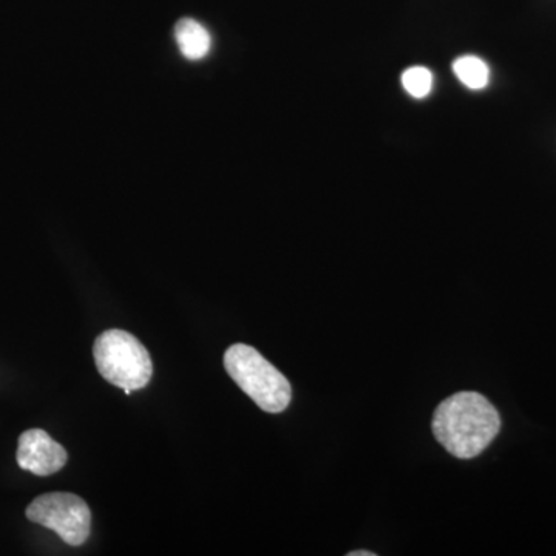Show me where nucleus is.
I'll use <instances>...</instances> for the list:
<instances>
[{
  "label": "nucleus",
  "instance_id": "1",
  "mask_svg": "<svg viewBox=\"0 0 556 556\" xmlns=\"http://www.w3.org/2000/svg\"><path fill=\"white\" fill-rule=\"evenodd\" d=\"M431 428L450 455L471 459L481 455L497 437L501 417L482 394L460 391L439 404Z\"/></svg>",
  "mask_w": 556,
  "mask_h": 556
},
{
  "label": "nucleus",
  "instance_id": "2",
  "mask_svg": "<svg viewBox=\"0 0 556 556\" xmlns=\"http://www.w3.org/2000/svg\"><path fill=\"white\" fill-rule=\"evenodd\" d=\"M225 368L230 378L263 412L281 413L291 402V383L255 348L237 343L226 351Z\"/></svg>",
  "mask_w": 556,
  "mask_h": 556
},
{
  "label": "nucleus",
  "instance_id": "3",
  "mask_svg": "<svg viewBox=\"0 0 556 556\" xmlns=\"http://www.w3.org/2000/svg\"><path fill=\"white\" fill-rule=\"evenodd\" d=\"M94 362L102 378L123 390H141L152 378L148 350L123 329L102 332L93 346Z\"/></svg>",
  "mask_w": 556,
  "mask_h": 556
},
{
  "label": "nucleus",
  "instance_id": "4",
  "mask_svg": "<svg viewBox=\"0 0 556 556\" xmlns=\"http://www.w3.org/2000/svg\"><path fill=\"white\" fill-rule=\"evenodd\" d=\"M27 518L54 530L70 546H80L90 535V508L73 493H47L36 497L27 507Z\"/></svg>",
  "mask_w": 556,
  "mask_h": 556
},
{
  "label": "nucleus",
  "instance_id": "5",
  "mask_svg": "<svg viewBox=\"0 0 556 556\" xmlns=\"http://www.w3.org/2000/svg\"><path fill=\"white\" fill-rule=\"evenodd\" d=\"M17 464L36 477H50L67 464V452L49 433L33 428L21 434Z\"/></svg>",
  "mask_w": 556,
  "mask_h": 556
},
{
  "label": "nucleus",
  "instance_id": "6",
  "mask_svg": "<svg viewBox=\"0 0 556 556\" xmlns=\"http://www.w3.org/2000/svg\"><path fill=\"white\" fill-rule=\"evenodd\" d=\"M175 39L182 56L189 61H201L211 51V35L200 22L185 17L175 27Z\"/></svg>",
  "mask_w": 556,
  "mask_h": 556
},
{
  "label": "nucleus",
  "instance_id": "7",
  "mask_svg": "<svg viewBox=\"0 0 556 556\" xmlns=\"http://www.w3.org/2000/svg\"><path fill=\"white\" fill-rule=\"evenodd\" d=\"M457 79L471 90H482L489 86L490 70L481 58L463 56L453 64Z\"/></svg>",
  "mask_w": 556,
  "mask_h": 556
},
{
  "label": "nucleus",
  "instance_id": "8",
  "mask_svg": "<svg viewBox=\"0 0 556 556\" xmlns=\"http://www.w3.org/2000/svg\"><path fill=\"white\" fill-rule=\"evenodd\" d=\"M402 86L413 98L422 100L433 89V73L426 67L405 70L404 75H402Z\"/></svg>",
  "mask_w": 556,
  "mask_h": 556
},
{
  "label": "nucleus",
  "instance_id": "9",
  "mask_svg": "<svg viewBox=\"0 0 556 556\" xmlns=\"http://www.w3.org/2000/svg\"><path fill=\"white\" fill-rule=\"evenodd\" d=\"M348 556H376L375 552L369 551H357V552H350Z\"/></svg>",
  "mask_w": 556,
  "mask_h": 556
}]
</instances>
